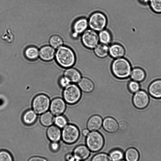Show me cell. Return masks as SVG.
<instances>
[{"instance_id": "obj_37", "label": "cell", "mask_w": 161, "mask_h": 161, "mask_svg": "<svg viewBox=\"0 0 161 161\" xmlns=\"http://www.w3.org/2000/svg\"><path fill=\"white\" fill-rule=\"evenodd\" d=\"M28 161H47V160L42 157L34 156L30 158Z\"/></svg>"}, {"instance_id": "obj_35", "label": "cell", "mask_w": 161, "mask_h": 161, "mask_svg": "<svg viewBox=\"0 0 161 161\" xmlns=\"http://www.w3.org/2000/svg\"><path fill=\"white\" fill-rule=\"evenodd\" d=\"M70 81L66 77L64 76L61 77L59 80V83L61 86L65 87L70 84Z\"/></svg>"}, {"instance_id": "obj_6", "label": "cell", "mask_w": 161, "mask_h": 161, "mask_svg": "<svg viewBox=\"0 0 161 161\" xmlns=\"http://www.w3.org/2000/svg\"><path fill=\"white\" fill-rule=\"evenodd\" d=\"M107 19L104 14L100 12H96L90 16L88 24L91 29L97 31L102 30L105 27Z\"/></svg>"}, {"instance_id": "obj_15", "label": "cell", "mask_w": 161, "mask_h": 161, "mask_svg": "<svg viewBox=\"0 0 161 161\" xmlns=\"http://www.w3.org/2000/svg\"><path fill=\"white\" fill-rule=\"evenodd\" d=\"M149 94L153 97L161 98V79L156 80L153 81L149 86Z\"/></svg>"}, {"instance_id": "obj_39", "label": "cell", "mask_w": 161, "mask_h": 161, "mask_svg": "<svg viewBox=\"0 0 161 161\" xmlns=\"http://www.w3.org/2000/svg\"><path fill=\"white\" fill-rule=\"evenodd\" d=\"M89 130L87 129H85L82 131V134L84 136H86L89 133Z\"/></svg>"}, {"instance_id": "obj_36", "label": "cell", "mask_w": 161, "mask_h": 161, "mask_svg": "<svg viewBox=\"0 0 161 161\" xmlns=\"http://www.w3.org/2000/svg\"><path fill=\"white\" fill-rule=\"evenodd\" d=\"M50 147L52 151L56 152L59 149V145L58 142H52L50 144Z\"/></svg>"}, {"instance_id": "obj_3", "label": "cell", "mask_w": 161, "mask_h": 161, "mask_svg": "<svg viewBox=\"0 0 161 161\" xmlns=\"http://www.w3.org/2000/svg\"><path fill=\"white\" fill-rule=\"evenodd\" d=\"M81 95L80 88L74 84H69L65 87L63 93L64 101L70 104H75L78 102Z\"/></svg>"}, {"instance_id": "obj_26", "label": "cell", "mask_w": 161, "mask_h": 161, "mask_svg": "<svg viewBox=\"0 0 161 161\" xmlns=\"http://www.w3.org/2000/svg\"><path fill=\"white\" fill-rule=\"evenodd\" d=\"M37 115L33 110H30L25 113L23 116V120L25 124L31 125L36 121Z\"/></svg>"}, {"instance_id": "obj_22", "label": "cell", "mask_w": 161, "mask_h": 161, "mask_svg": "<svg viewBox=\"0 0 161 161\" xmlns=\"http://www.w3.org/2000/svg\"><path fill=\"white\" fill-rule=\"evenodd\" d=\"M95 47L94 53L97 57L103 58L108 55L109 48L107 45L100 44L97 45Z\"/></svg>"}, {"instance_id": "obj_1", "label": "cell", "mask_w": 161, "mask_h": 161, "mask_svg": "<svg viewBox=\"0 0 161 161\" xmlns=\"http://www.w3.org/2000/svg\"><path fill=\"white\" fill-rule=\"evenodd\" d=\"M55 58L58 63L61 67L69 68L75 62V57L73 50L69 47L61 46L57 50Z\"/></svg>"}, {"instance_id": "obj_38", "label": "cell", "mask_w": 161, "mask_h": 161, "mask_svg": "<svg viewBox=\"0 0 161 161\" xmlns=\"http://www.w3.org/2000/svg\"><path fill=\"white\" fill-rule=\"evenodd\" d=\"M118 124L119 128L121 130H125L127 128L128 124L125 121H121Z\"/></svg>"}, {"instance_id": "obj_40", "label": "cell", "mask_w": 161, "mask_h": 161, "mask_svg": "<svg viewBox=\"0 0 161 161\" xmlns=\"http://www.w3.org/2000/svg\"><path fill=\"white\" fill-rule=\"evenodd\" d=\"M140 2L143 3H146L149 2V0H140Z\"/></svg>"}, {"instance_id": "obj_5", "label": "cell", "mask_w": 161, "mask_h": 161, "mask_svg": "<svg viewBox=\"0 0 161 161\" xmlns=\"http://www.w3.org/2000/svg\"><path fill=\"white\" fill-rule=\"evenodd\" d=\"M80 135L78 128L75 125L69 124L64 126L61 132V137L65 143L71 144L75 142Z\"/></svg>"}, {"instance_id": "obj_16", "label": "cell", "mask_w": 161, "mask_h": 161, "mask_svg": "<svg viewBox=\"0 0 161 161\" xmlns=\"http://www.w3.org/2000/svg\"><path fill=\"white\" fill-rule=\"evenodd\" d=\"M47 135L49 139L52 142H58L61 137V132L59 127L52 125L48 128Z\"/></svg>"}, {"instance_id": "obj_27", "label": "cell", "mask_w": 161, "mask_h": 161, "mask_svg": "<svg viewBox=\"0 0 161 161\" xmlns=\"http://www.w3.org/2000/svg\"><path fill=\"white\" fill-rule=\"evenodd\" d=\"M100 41L102 43L108 44L111 40V36L110 32L106 30L101 31L98 35Z\"/></svg>"}, {"instance_id": "obj_29", "label": "cell", "mask_w": 161, "mask_h": 161, "mask_svg": "<svg viewBox=\"0 0 161 161\" xmlns=\"http://www.w3.org/2000/svg\"><path fill=\"white\" fill-rule=\"evenodd\" d=\"M149 3L153 12L157 14H161V0H149Z\"/></svg>"}, {"instance_id": "obj_17", "label": "cell", "mask_w": 161, "mask_h": 161, "mask_svg": "<svg viewBox=\"0 0 161 161\" xmlns=\"http://www.w3.org/2000/svg\"><path fill=\"white\" fill-rule=\"evenodd\" d=\"M88 23L86 19L84 18L76 20L73 25L74 33L77 35L83 32L87 27Z\"/></svg>"}, {"instance_id": "obj_13", "label": "cell", "mask_w": 161, "mask_h": 161, "mask_svg": "<svg viewBox=\"0 0 161 161\" xmlns=\"http://www.w3.org/2000/svg\"><path fill=\"white\" fill-rule=\"evenodd\" d=\"M90 153V150L85 145H81L75 149L73 155L76 159L81 161L88 158Z\"/></svg>"}, {"instance_id": "obj_21", "label": "cell", "mask_w": 161, "mask_h": 161, "mask_svg": "<svg viewBox=\"0 0 161 161\" xmlns=\"http://www.w3.org/2000/svg\"><path fill=\"white\" fill-rule=\"evenodd\" d=\"M130 74L131 79L137 82L143 80L146 76V74L144 70L139 68L133 69Z\"/></svg>"}, {"instance_id": "obj_20", "label": "cell", "mask_w": 161, "mask_h": 161, "mask_svg": "<svg viewBox=\"0 0 161 161\" xmlns=\"http://www.w3.org/2000/svg\"><path fill=\"white\" fill-rule=\"evenodd\" d=\"M110 56L114 58H119L125 55V50L124 48L119 44H114L111 46L109 49Z\"/></svg>"}, {"instance_id": "obj_10", "label": "cell", "mask_w": 161, "mask_h": 161, "mask_svg": "<svg viewBox=\"0 0 161 161\" xmlns=\"http://www.w3.org/2000/svg\"><path fill=\"white\" fill-rule=\"evenodd\" d=\"M65 108V101L60 98H55L52 100L50 104V111L55 115H61L64 112Z\"/></svg>"}, {"instance_id": "obj_42", "label": "cell", "mask_w": 161, "mask_h": 161, "mask_svg": "<svg viewBox=\"0 0 161 161\" xmlns=\"http://www.w3.org/2000/svg\"><path fill=\"white\" fill-rule=\"evenodd\" d=\"M123 161V160H120V161Z\"/></svg>"}, {"instance_id": "obj_28", "label": "cell", "mask_w": 161, "mask_h": 161, "mask_svg": "<svg viewBox=\"0 0 161 161\" xmlns=\"http://www.w3.org/2000/svg\"><path fill=\"white\" fill-rule=\"evenodd\" d=\"M49 42L51 46L55 49L61 47L63 43L62 38L60 36L56 35H53L51 37Z\"/></svg>"}, {"instance_id": "obj_12", "label": "cell", "mask_w": 161, "mask_h": 161, "mask_svg": "<svg viewBox=\"0 0 161 161\" xmlns=\"http://www.w3.org/2000/svg\"><path fill=\"white\" fill-rule=\"evenodd\" d=\"M102 125L104 130L109 133H115L119 129L118 122L111 117L105 118L103 122Z\"/></svg>"}, {"instance_id": "obj_24", "label": "cell", "mask_w": 161, "mask_h": 161, "mask_svg": "<svg viewBox=\"0 0 161 161\" xmlns=\"http://www.w3.org/2000/svg\"><path fill=\"white\" fill-rule=\"evenodd\" d=\"M125 157L126 161H138L139 158V153L136 148H130L126 151Z\"/></svg>"}, {"instance_id": "obj_18", "label": "cell", "mask_w": 161, "mask_h": 161, "mask_svg": "<svg viewBox=\"0 0 161 161\" xmlns=\"http://www.w3.org/2000/svg\"><path fill=\"white\" fill-rule=\"evenodd\" d=\"M64 76L67 78L70 82L76 83L80 81L81 75L79 71L75 69L69 68L64 72Z\"/></svg>"}, {"instance_id": "obj_8", "label": "cell", "mask_w": 161, "mask_h": 161, "mask_svg": "<svg viewBox=\"0 0 161 161\" xmlns=\"http://www.w3.org/2000/svg\"><path fill=\"white\" fill-rule=\"evenodd\" d=\"M99 40L97 34L92 29L85 31L81 37L82 43L86 47L89 49L95 48L97 45Z\"/></svg>"}, {"instance_id": "obj_11", "label": "cell", "mask_w": 161, "mask_h": 161, "mask_svg": "<svg viewBox=\"0 0 161 161\" xmlns=\"http://www.w3.org/2000/svg\"><path fill=\"white\" fill-rule=\"evenodd\" d=\"M55 53L54 48L49 46L47 45L40 48L39 55L40 58L42 60L48 61L54 58Z\"/></svg>"}, {"instance_id": "obj_14", "label": "cell", "mask_w": 161, "mask_h": 161, "mask_svg": "<svg viewBox=\"0 0 161 161\" xmlns=\"http://www.w3.org/2000/svg\"><path fill=\"white\" fill-rule=\"evenodd\" d=\"M103 122L102 119L100 116L97 115H93L90 117L87 121V128L91 131L97 130L101 127Z\"/></svg>"}, {"instance_id": "obj_34", "label": "cell", "mask_w": 161, "mask_h": 161, "mask_svg": "<svg viewBox=\"0 0 161 161\" xmlns=\"http://www.w3.org/2000/svg\"><path fill=\"white\" fill-rule=\"evenodd\" d=\"M128 88L130 91L133 93H135L138 91L140 86L137 82L133 80L130 81L128 85Z\"/></svg>"}, {"instance_id": "obj_7", "label": "cell", "mask_w": 161, "mask_h": 161, "mask_svg": "<svg viewBox=\"0 0 161 161\" xmlns=\"http://www.w3.org/2000/svg\"><path fill=\"white\" fill-rule=\"evenodd\" d=\"M50 101L48 97L44 94H40L36 96L32 102V108L37 114H41L49 108Z\"/></svg>"}, {"instance_id": "obj_41", "label": "cell", "mask_w": 161, "mask_h": 161, "mask_svg": "<svg viewBox=\"0 0 161 161\" xmlns=\"http://www.w3.org/2000/svg\"><path fill=\"white\" fill-rule=\"evenodd\" d=\"M71 161H80L78 159H76L75 158L74 159H73V160Z\"/></svg>"}, {"instance_id": "obj_30", "label": "cell", "mask_w": 161, "mask_h": 161, "mask_svg": "<svg viewBox=\"0 0 161 161\" xmlns=\"http://www.w3.org/2000/svg\"><path fill=\"white\" fill-rule=\"evenodd\" d=\"M109 156L112 161H119L122 159L124 157V154L121 150L115 149L110 153Z\"/></svg>"}, {"instance_id": "obj_19", "label": "cell", "mask_w": 161, "mask_h": 161, "mask_svg": "<svg viewBox=\"0 0 161 161\" xmlns=\"http://www.w3.org/2000/svg\"><path fill=\"white\" fill-rule=\"evenodd\" d=\"M78 86L80 90L86 93H90L94 89V85L93 82L89 79L83 77L79 81Z\"/></svg>"}, {"instance_id": "obj_4", "label": "cell", "mask_w": 161, "mask_h": 161, "mask_svg": "<svg viewBox=\"0 0 161 161\" xmlns=\"http://www.w3.org/2000/svg\"><path fill=\"white\" fill-rule=\"evenodd\" d=\"M86 142L88 148L93 152L100 150L104 144V138L102 135L95 131L89 133L87 136Z\"/></svg>"}, {"instance_id": "obj_33", "label": "cell", "mask_w": 161, "mask_h": 161, "mask_svg": "<svg viewBox=\"0 0 161 161\" xmlns=\"http://www.w3.org/2000/svg\"><path fill=\"white\" fill-rule=\"evenodd\" d=\"M0 161H13L11 154L6 150L0 151Z\"/></svg>"}, {"instance_id": "obj_23", "label": "cell", "mask_w": 161, "mask_h": 161, "mask_svg": "<svg viewBox=\"0 0 161 161\" xmlns=\"http://www.w3.org/2000/svg\"><path fill=\"white\" fill-rule=\"evenodd\" d=\"M24 54L27 59L33 60L38 58L39 55V52L36 47L33 46H30L25 49Z\"/></svg>"}, {"instance_id": "obj_2", "label": "cell", "mask_w": 161, "mask_h": 161, "mask_svg": "<svg viewBox=\"0 0 161 161\" xmlns=\"http://www.w3.org/2000/svg\"><path fill=\"white\" fill-rule=\"evenodd\" d=\"M111 69L116 77L119 79H125L130 74L131 67L129 61L126 59L120 58L114 60L112 63Z\"/></svg>"}, {"instance_id": "obj_32", "label": "cell", "mask_w": 161, "mask_h": 161, "mask_svg": "<svg viewBox=\"0 0 161 161\" xmlns=\"http://www.w3.org/2000/svg\"><path fill=\"white\" fill-rule=\"evenodd\" d=\"M54 122L57 126L60 128H64L67 123L66 119L64 116L58 115L54 119Z\"/></svg>"}, {"instance_id": "obj_31", "label": "cell", "mask_w": 161, "mask_h": 161, "mask_svg": "<svg viewBox=\"0 0 161 161\" xmlns=\"http://www.w3.org/2000/svg\"><path fill=\"white\" fill-rule=\"evenodd\" d=\"M111 159L108 154L101 153L94 156L91 161H111Z\"/></svg>"}, {"instance_id": "obj_9", "label": "cell", "mask_w": 161, "mask_h": 161, "mask_svg": "<svg viewBox=\"0 0 161 161\" xmlns=\"http://www.w3.org/2000/svg\"><path fill=\"white\" fill-rule=\"evenodd\" d=\"M133 103L134 106L139 109L146 108L149 103V97L146 92L140 90L135 92L133 97Z\"/></svg>"}, {"instance_id": "obj_25", "label": "cell", "mask_w": 161, "mask_h": 161, "mask_svg": "<svg viewBox=\"0 0 161 161\" xmlns=\"http://www.w3.org/2000/svg\"><path fill=\"white\" fill-rule=\"evenodd\" d=\"M54 119L53 115L48 111L42 114L40 118V121L42 125L48 126L53 124Z\"/></svg>"}]
</instances>
